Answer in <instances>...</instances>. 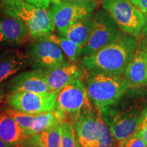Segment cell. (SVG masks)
<instances>
[{
	"label": "cell",
	"instance_id": "cell-15",
	"mask_svg": "<svg viewBox=\"0 0 147 147\" xmlns=\"http://www.w3.org/2000/svg\"><path fill=\"white\" fill-rule=\"evenodd\" d=\"M26 25L13 16L5 15L0 17V43L5 45L19 46L31 38Z\"/></svg>",
	"mask_w": 147,
	"mask_h": 147
},
{
	"label": "cell",
	"instance_id": "cell-36",
	"mask_svg": "<svg viewBox=\"0 0 147 147\" xmlns=\"http://www.w3.org/2000/svg\"><path fill=\"white\" fill-rule=\"evenodd\" d=\"M144 42H145V44H146V49H147V36L146 38H144Z\"/></svg>",
	"mask_w": 147,
	"mask_h": 147
},
{
	"label": "cell",
	"instance_id": "cell-11",
	"mask_svg": "<svg viewBox=\"0 0 147 147\" xmlns=\"http://www.w3.org/2000/svg\"><path fill=\"white\" fill-rule=\"evenodd\" d=\"M74 127L81 146L99 147L97 109L89 100L82 108L79 118L74 124Z\"/></svg>",
	"mask_w": 147,
	"mask_h": 147
},
{
	"label": "cell",
	"instance_id": "cell-8",
	"mask_svg": "<svg viewBox=\"0 0 147 147\" xmlns=\"http://www.w3.org/2000/svg\"><path fill=\"white\" fill-rule=\"evenodd\" d=\"M94 25L89 39L82 49V55L87 56L100 50L123 34L116 22L104 10L93 14Z\"/></svg>",
	"mask_w": 147,
	"mask_h": 147
},
{
	"label": "cell",
	"instance_id": "cell-19",
	"mask_svg": "<svg viewBox=\"0 0 147 147\" xmlns=\"http://www.w3.org/2000/svg\"><path fill=\"white\" fill-rule=\"evenodd\" d=\"M93 25L94 20L92 13L71 25L64 36L82 48L89 39Z\"/></svg>",
	"mask_w": 147,
	"mask_h": 147
},
{
	"label": "cell",
	"instance_id": "cell-29",
	"mask_svg": "<svg viewBox=\"0 0 147 147\" xmlns=\"http://www.w3.org/2000/svg\"><path fill=\"white\" fill-rule=\"evenodd\" d=\"M23 1H25V0H2V7L11 6V5H15Z\"/></svg>",
	"mask_w": 147,
	"mask_h": 147
},
{
	"label": "cell",
	"instance_id": "cell-7",
	"mask_svg": "<svg viewBox=\"0 0 147 147\" xmlns=\"http://www.w3.org/2000/svg\"><path fill=\"white\" fill-rule=\"evenodd\" d=\"M59 91L14 92L7 95L6 102L14 109L29 115H37L54 110Z\"/></svg>",
	"mask_w": 147,
	"mask_h": 147
},
{
	"label": "cell",
	"instance_id": "cell-27",
	"mask_svg": "<svg viewBox=\"0 0 147 147\" xmlns=\"http://www.w3.org/2000/svg\"><path fill=\"white\" fill-rule=\"evenodd\" d=\"M143 14L147 13V0H129Z\"/></svg>",
	"mask_w": 147,
	"mask_h": 147
},
{
	"label": "cell",
	"instance_id": "cell-24",
	"mask_svg": "<svg viewBox=\"0 0 147 147\" xmlns=\"http://www.w3.org/2000/svg\"><path fill=\"white\" fill-rule=\"evenodd\" d=\"M3 111L11 116L16 121L18 125L22 128L24 132L26 131L32 127L34 119L36 118V115L24 113L23 112L18 111L12 108H5Z\"/></svg>",
	"mask_w": 147,
	"mask_h": 147
},
{
	"label": "cell",
	"instance_id": "cell-2",
	"mask_svg": "<svg viewBox=\"0 0 147 147\" xmlns=\"http://www.w3.org/2000/svg\"><path fill=\"white\" fill-rule=\"evenodd\" d=\"M137 45L136 37L122 34L100 50L83 56L82 66L86 70L121 76L133 57Z\"/></svg>",
	"mask_w": 147,
	"mask_h": 147
},
{
	"label": "cell",
	"instance_id": "cell-31",
	"mask_svg": "<svg viewBox=\"0 0 147 147\" xmlns=\"http://www.w3.org/2000/svg\"><path fill=\"white\" fill-rule=\"evenodd\" d=\"M143 34L146 36H147V13L145 15V25L144 29H143Z\"/></svg>",
	"mask_w": 147,
	"mask_h": 147
},
{
	"label": "cell",
	"instance_id": "cell-20",
	"mask_svg": "<svg viewBox=\"0 0 147 147\" xmlns=\"http://www.w3.org/2000/svg\"><path fill=\"white\" fill-rule=\"evenodd\" d=\"M62 123L54 111H49L36 115L32 127L25 132L27 137L52 128Z\"/></svg>",
	"mask_w": 147,
	"mask_h": 147
},
{
	"label": "cell",
	"instance_id": "cell-9",
	"mask_svg": "<svg viewBox=\"0 0 147 147\" xmlns=\"http://www.w3.org/2000/svg\"><path fill=\"white\" fill-rule=\"evenodd\" d=\"M97 2H78L61 0L53 3L50 10L55 27L61 36H65L69 27L81 18L93 13Z\"/></svg>",
	"mask_w": 147,
	"mask_h": 147
},
{
	"label": "cell",
	"instance_id": "cell-33",
	"mask_svg": "<svg viewBox=\"0 0 147 147\" xmlns=\"http://www.w3.org/2000/svg\"><path fill=\"white\" fill-rule=\"evenodd\" d=\"M146 125H147V114H146V117H145L144 121H143V122H142V125H141L139 129H140L143 128V127H144L146 126Z\"/></svg>",
	"mask_w": 147,
	"mask_h": 147
},
{
	"label": "cell",
	"instance_id": "cell-17",
	"mask_svg": "<svg viewBox=\"0 0 147 147\" xmlns=\"http://www.w3.org/2000/svg\"><path fill=\"white\" fill-rule=\"evenodd\" d=\"M27 135L11 116L2 111L0 113V139L17 147L24 145Z\"/></svg>",
	"mask_w": 147,
	"mask_h": 147
},
{
	"label": "cell",
	"instance_id": "cell-37",
	"mask_svg": "<svg viewBox=\"0 0 147 147\" xmlns=\"http://www.w3.org/2000/svg\"><path fill=\"white\" fill-rule=\"evenodd\" d=\"M1 7H2V0H0V8L1 9Z\"/></svg>",
	"mask_w": 147,
	"mask_h": 147
},
{
	"label": "cell",
	"instance_id": "cell-30",
	"mask_svg": "<svg viewBox=\"0 0 147 147\" xmlns=\"http://www.w3.org/2000/svg\"><path fill=\"white\" fill-rule=\"evenodd\" d=\"M0 147H17V146L9 144H8V143L3 142L2 140L0 139Z\"/></svg>",
	"mask_w": 147,
	"mask_h": 147
},
{
	"label": "cell",
	"instance_id": "cell-18",
	"mask_svg": "<svg viewBox=\"0 0 147 147\" xmlns=\"http://www.w3.org/2000/svg\"><path fill=\"white\" fill-rule=\"evenodd\" d=\"M62 124L29 136L24 145L29 147H61Z\"/></svg>",
	"mask_w": 147,
	"mask_h": 147
},
{
	"label": "cell",
	"instance_id": "cell-21",
	"mask_svg": "<svg viewBox=\"0 0 147 147\" xmlns=\"http://www.w3.org/2000/svg\"><path fill=\"white\" fill-rule=\"evenodd\" d=\"M46 38L56 44L71 62L76 61L77 59L82 55V48L65 36L61 35L58 36L51 34L46 36Z\"/></svg>",
	"mask_w": 147,
	"mask_h": 147
},
{
	"label": "cell",
	"instance_id": "cell-28",
	"mask_svg": "<svg viewBox=\"0 0 147 147\" xmlns=\"http://www.w3.org/2000/svg\"><path fill=\"white\" fill-rule=\"evenodd\" d=\"M136 134L139 137H140L147 144V125L143 128L139 129Z\"/></svg>",
	"mask_w": 147,
	"mask_h": 147
},
{
	"label": "cell",
	"instance_id": "cell-16",
	"mask_svg": "<svg viewBox=\"0 0 147 147\" xmlns=\"http://www.w3.org/2000/svg\"><path fill=\"white\" fill-rule=\"evenodd\" d=\"M29 63L27 54L16 49L5 50L0 55V84L23 70Z\"/></svg>",
	"mask_w": 147,
	"mask_h": 147
},
{
	"label": "cell",
	"instance_id": "cell-12",
	"mask_svg": "<svg viewBox=\"0 0 147 147\" xmlns=\"http://www.w3.org/2000/svg\"><path fill=\"white\" fill-rule=\"evenodd\" d=\"M44 69L50 91H61L71 82L82 79L85 69L83 66L65 62L53 68Z\"/></svg>",
	"mask_w": 147,
	"mask_h": 147
},
{
	"label": "cell",
	"instance_id": "cell-5",
	"mask_svg": "<svg viewBox=\"0 0 147 147\" xmlns=\"http://www.w3.org/2000/svg\"><path fill=\"white\" fill-rule=\"evenodd\" d=\"M89 100L84 82L78 79L59 91L53 111L61 122L67 121L74 125Z\"/></svg>",
	"mask_w": 147,
	"mask_h": 147
},
{
	"label": "cell",
	"instance_id": "cell-25",
	"mask_svg": "<svg viewBox=\"0 0 147 147\" xmlns=\"http://www.w3.org/2000/svg\"><path fill=\"white\" fill-rule=\"evenodd\" d=\"M124 147H147V144L136 134H134L129 138L122 141Z\"/></svg>",
	"mask_w": 147,
	"mask_h": 147
},
{
	"label": "cell",
	"instance_id": "cell-38",
	"mask_svg": "<svg viewBox=\"0 0 147 147\" xmlns=\"http://www.w3.org/2000/svg\"><path fill=\"white\" fill-rule=\"evenodd\" d=\"M19 147H29V146H26V145H23V146H19Z\"/></svg>",
	"mask_w": 147,
	"mask_h": 147
},
{
	"label": "cell",
	"instance_id": "cell-6",
	"mask_svg": "<svg viewBox=\"0 0 147 147\" xmlns=\"http://www.w3.org/2000/svg\"><path fill=\"white\" fill-rule=\"evenodd\" d=\"M103 8L111 16L125 34L140 38L145 15L129 0H102Z\"/></svg>",
	"mask_w": 147,
	"mask_h": 147
},
{
	"label": "cell",
	"instance_id": "cell-39",
	"mask_svg": "<svg viewBox=\"0 0 147 147\" xmlns=\"http://www.w3.org/2000/svg\"><path fill=\"white\" fill-rule=\"evenodd\" d=\"M81 147H93V146H81Z\"/></svg>",
	"mask_w": 147,
	"mask_h": 147
},
{
	"label": "cell",
	"instance_id": "cell-23",
	"mask_svg": "<svg viewBox=\"0 0 147 147\" xmlns=\"http://www.w3.org/2000/svg\"><path fill=\"white\" fill-rule=\"evenodd\" d=\"M62 124L61 147H81L76 136L74 125L63 121Z\"/></svg>",
	"mask_w": 147,
	"mask_h": 147
},
{
	"label": "cell",
	"instance_id": "cell-10",
	"mask_svg": "<svg viewBox=\"0 0 147 147\" xmlns=\"http://www.w3.org/2000/svg\"><path fill=\"white\" fill-rule=\"evenodd\" d=\"M27 55L33 69L53 68L66 62L61 49L46 37L37 40Z\"/></svg>",
	"mask_w": 147,
	"mask_h": 147
},
{
	"label": "cell",
	"instance_id": "cell-3",
	"mask_svg": "<svg viewBox=\"0 0 147 147\" xmlns=\"http://www.w3.org/2000/svg\"><path fill=\"white\" fill-rule=\"evenodd\" d=\"M86 71L84 84L87 93L97 110H102L112 104L132 87L122 75L116 76L99 71Z\"/></svg>",
	"mask_w": 147,
	"mask_h": 147
},
{
	"label": "cell",
	"instance_id": "cell-26",
	"mask_svg": "<svg viewBox=\"0 0 147 147\" xmlns=\"http://www.w3.org/2000/svg\"><path fill=\"white\" fill-rule=\"evenodd\" d=\"M27 3L42 9H47L50 5L51 0H25Z\"/></svg>",
	"mask_w": 147,
	"mask_h": 147
},
{
	"label": "cell",
	"instance_id": "cell-4",
	"mask_svg": "<svg viewBox=\"0 0 147 147\" xmlns=\"http://www.w3.org/2000/svg\"><path fill=\"white\" fill-rule=\"evenodd\" d=\"M5 15L13 16L25 23L32 38L40 39L53 34L55 25L50 10L23 1L11 6L1 8Z\"/></svg>",
	"mask_w": 147,
	"mask_h": 147
},
{
	"label": "cell",
	"instance_id": "cell-32",
	"mask_svg": "<svg viewBox=\"0 0 147 147\" xmlns=\"http://www.w3.org/2000/svg\"><path fill=\"white\" fill-rule=\"evenodd\" d=\"M66 1H78V2H97V0H66Z\"/></svg>",
	"mask_w": 147,
	"mask_h": 147
},
{
	"label": "cell",
	"instance_id": "cell-35",
	"mask_svg": "<svg viewBox=\"0 0 147 147\" xmlns=\"http://www.w3.org/2000/svg\"><path fill=\"white\" fill-rule=\"evenodd\" d=\"M61 0H51V1H52L53 3H58Z\"/></svg>",
	"mask_w": 147,
	"mask_h": 147
},
{
	"label": "cell",
	"instance_id": "cell-13",
	"mask_svg": "<svg viewBox=\"0 0 147 147\" xmlns=\"http://www.w3.org/2000/svg\"><path fill=\"white\" fill-rule=\"evenodd\" d=\"M18 91L44 93L50 91L44 69H34L21 72L9 82L8 94Z\"/></svg>",
	"mask_w": 147,
	"mask_h": 147
},
{
	"label": "cell",
	"instance_id": "cell-22",
	"mask_svg": "<svg viewBox=\"0 0 147 147\" xmlns=\"http://www.w3.org/2000/svg\"><path fill=\"white\" fill-rule=\"evenodd\" d=\"M97 140L99 147H115L117 141L113 136L110 127L103 118L101 110H97Z\"/></svg>",
	"mask_w": 147,
	"mask_h": 147
},
{
	"label": "cell",
	"instance_id": "cell-14",
	"mask_svg": "<svg viewBox=\"0 0 147 147\" xmlns=\"http://www.w3.org/2000/svg\"><path fill=\"white\" fill-rule=\"evenodd\" d=\"M132 87L147 85V49L144 39H139L134 56L123 73Z\"/></svg>",
	"mask_w": 147,
	"mask_h": 147
},
{
	"label": "cell",
	"instance_id": "cell-34",
	"mask_svg": "<svg viewBox=\"0 0 147 147\" xmlns=\"http://www.w3.org/2000/svg\"><path fill=\"white\" fill-rule=\"evenodd\" d=\"M115 147H124V145L123 144L122 141H120V142H117V144Z\"/></svg>",
	"mask_w": 147,
	"mask_h": 147
},
{
	"label": "cell",
	"instance_id": "cell-1",
	"mask_svg": "<svg viewBox=\"0 0 147 147\" xmlns=\"http://www.w3.org/2000/svg\"><path fill=\"white\" fill-rule=\"evenodd\" d=\"M101 113L117 142L129 138L138 131L146 116L147 88H130Z\"/></svg>",
	"mask_w": 147,
	"mask_h": 147
}]
</instances>
